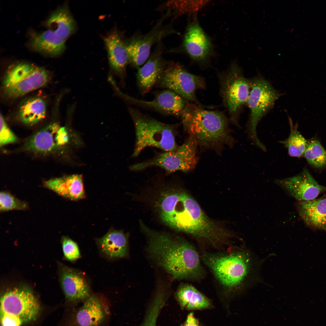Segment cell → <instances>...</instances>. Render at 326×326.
<instances>
[{"label": "cell", "instance_id": "2", "mask_svg": "<svg viewBox=\"0 0 326 326\" xmlns=\"http://www.w3.org/2000/svg\"><path fill=\"white\" fill-rule=\"evenodd\" d=\"M170 227L200 239L215 247L228 245L229 234L208 217L197 202L190 195L181 192L179 201L172 207Z\"/></svg>", "mask_w": 326, "mask_h": 326}, {"label": "cell", "instance_id": "14", "mask_svg": "<svg viewBox=\"0 0 326 326\" xmlns=\"http://www.w3.org/2000/svg\"><path fill=\"white\" fill-rule=\"evenodd\" d=\"M275 182L299 201L313 200L326 191V187L319 184L306 168L296 176L276 179Z\"/></svg>", "mask_w": 326, "mask_h": 326}, {"label": "cell", "instance_id": "20", "mask_svg": "<svg viewBox=\"0 0 326 326\" xmlns=\"http://www.w3.org/2000/svg\"><path fill=\"white\" fill-rule=\"evenodd\" d=\"M297 208L299 216L307 225L326 230V195L311 201H299Z\"/></svg>", "mask_w": 326, "mask_h": 326}, {"label": "cell", "instance_id": "10", "mask_svg": "<svg viewBox=\"0 0 326 326\" xmlns=\"http://www.w3.org/2000/svg\"><path fill=\"white\" fill-rule=\"evenodd\" d=\"M0 312L6 313L21 319L24 323L34 320L40 305L32 291L24 286L7 290L1 298Z\"/></svg>", "mask_w": 326, "mask_h": 326}, {"label": "cell", "instance_id": "34", "mask_svg": "<svg viewBox=\"0 0 326 326\" xmlns=\"http://www.w3.org/2000/svg\"><path fill=\"white\" fill-rule=\"evenodd\" d=\"M17 138L7 125L3 116L0 115V145L1 146L15 142Z\"/></svg>", "mask_w": 326, "mask_h": 326}, {"label": "cell", "instance_id": "3", "mask_svg": "<svg viewBox=\"0 0 326 326\" xmlns=\"http://www.w3.org/2000/svg\"><path fill=\"white\" fill-rule=\"evenodd\" d=\"M179 116L184 128L197 144L214 149L232 145L233 140L228 121L220 112L204 110L189 104Z\"/></svg>", "mask_w": 326, "mask_h": 326}, {"label": "cell", "instance_id": "4", "mask_svg": "<svg viewBox=\"0 0 326 326\" xmlns=\"http://www.w3.org/2000/svg\"><path fill=\"white\" fill-rule=\"evenodd\" d=\"M200 257L220 284L229 292L241 286L251 269L250 256L242 250L225 253L205 252Z\"/></svg>", "mask_w": 326, "mask_h": 326}, {"label": "cell", "instance_id": "5", "mask_svg": "<svg viewBox=\"0 0 326 326\" xmlns=\"http://www.w3.org/2000/svg\"><path fill=\"white\" fill-rule=\"evenodd\" d=\"M136 136L132 156L136 157L144 149L152 147L165 152L174 150L178 147L173 127L149 118L135 110L131 111Z\"/></svg>", "mask_w": 326, "mask_h": 326}, {"label": "cell", "instance_id": "19", "mask_svg": "<svg viewBox=\"0 0 326 326\" xmlns=\"http://www.w3.org/2000/svg\"><path fill=\"white\" fill-rule=\"evenodd\" d=\"M130 99L135 104L153 109L165 114L180 116L187 104L184 99L170 90L163 91L157 95L154 99L148 101Z\"/></svg>", "mask_w": 326, "mask_h": 326}, {"label": "cell", "instance_id": "23", "mask_svg": "<svg viewBox=\"0 0 326 326\" xmlns=\"http://www.w3.org/2000/svg\"><path fill=\"white\" fill-rule=\"evenodd\" d=\"M96 242L101 253L109 258L123 257L127 254V237L121 231L109 232Z\"/></svg>", "mask_w": 326, "mask_h": 326}, {"label": "cell", "instance_id": "17", "mask_svg": "<svg viewBox=\"0 0 326 326\" xmlns=\"http://www.w3.org/2000/svg\"><path fill=\"white\" fill-rule=\"evenodd\" d=\"M183 46L186 53L197 61L206 60L212 53L210 38L195 20L188 25L184 37Z\"/></svg>", "mask_w": 326, "mask_h": 326}, {"label": "cell", "instance_id": "28", "mask_svg": "<svg viewBox=\"0 0 326 326\" xmlns=\"http://www.w3.org/2000/svg\"><path fill=\"white\" fill-rule=\"evenodd\" d=\"M289 122L290 129L289 136L280 142L286 149L290 156L300 158L304 155L308 141L298 131V123L294 125L290 117L289 118Z\"/></svg>", "mask_w": 326, "mask_h": 326}, {"label": "cell", "instance_id": "21", "mask_svg": "<svg viewBox=\"0 0 326 326\" xmlns=\"http://www.w3.org/2000/svg\"><path fill=\"white\" fill-rule=\"evenodd\" d=\"M46 187L58 195L72 200L85 196L82 175L73 174L50 179L44 182Z\"/></svg>", "mask_w": 326, "mask_h": 326}, {"label": "cell", "instance_id": "15", "mask_svg": "<svg viewBox=\"0 0 326 326\" xmlns=\"http://www.w3.org/2000/svg\"><path fill=\"white\" fill-rule=\"evenodd\" d=\"M60 284L66 299L73 304L84 302L91 295L89 282L85 274L76 269L60 264Z\"/></svg>", "mask_w": 326, "mask_h": 326}, {"label": "cell", "instance_id": "8", "mask_svg": "<svg viewBox=\"0 0 326 326\" xmlns=\"http://www.w3.org/2000/svg\"><path fill=\"white\" fill-rule=\"evenodd\" d=\"M49 78L48 73L44 69L21 62L8 69L3 79V86L6 95L15 98L44 86Z\"/></svg>", "mask_w": 326, "mask_h": 326}, {"label": "cell", "instance_id": "35", "mask_svg": "<svg viewBox=\"0 0 326 326\" xmlns=\"http://www.w3.org/2000/svg\"><path fill=\"white\" fill-rule=\"evenodd\" d=\"M1 326H21L24 322L19 318L6 313L0 312Z\"/></svg>", "mask_w": 326, "mask_h": 326}, {"label": "cell", "instance_id": "1", "mask_svg": "<svg viewBox=\"0 0 326 326\" xmlns=\"http://www.w3.org/2000/svg\"><path fill=\"white\" fill-rule=\"evenodd\" d=\"M140 223L148 236L150 253L174 279L196 280L203 276L200 256L191 244L179 238L152 230Z\"/></svg>", "mask_w": 326, "mask_h": 326}, {"label": "cell", "instance_id": "25", "mask_svg": "<svg viewBox=\"0 0 326 326\" xmlns=\"http://www.w3.org/2000/svg\"><path fill=\"white\" fill-rule=\"evenodd\" d=\"M177 300L182 308L190 310H201L211 306L210 300L190 284L181 285L176 292Z\"/></svg>", "mask_w": 326, "mask_h": 326}, {"label": "cell", "instance_id": "7", "mask_svg": "<svg viewBox=\"0 0 326 326\" xmlns=\"http://www.w3.org/2000/svg\"><path fill=\"white\" fill-rule=\"evenodd\" d=\"M191 136L176 149L159 153L152 158L132 165L130 169L139 171L151 167H158L168 173L177 171L187 172L193 169L197 164V145Z\"/></svg>", "mask_w": 326, "mask_h": 326}, {"label": "cell", "instance_id": "36", "mask_svg": "<svg viewBox=\"0 0 326 326\" xmlns=\"http://www.w3.org/2000/svg\"><path fill=\"white\" fill-rule=\"evenodd\" d=\"M183 326H200L198 320L195 317L193 313L190 312L187 316Z\"/></svg>", "mask_w": 326, "mask_h": 326}, {"label": "cell", "instance_id": "30", "mask_svg": "<svg viewBox=\"0 0 326 326\" xmlns=\"http://www.w3.org/2000/svg\"><path fill=\"white\" fill-rule=\"evenodd\" d=\"M208 1H173L166 4L169 10L180 14L195 12L206 4Z\"/></svg>", "mask_w": 326, "mask_h": 326}, {"label": "cell", "instance_id": "9", "mask_svg": "<svg viewBox=\"0 0 326 326\" xmlns=\"http://www.w3.org/2000/svg\"><path fill=\"white\" fill-rule=\"evenodd\" d=\"M157 82L161 86L183 98L195 102H197L196 91L205 87L203 78L188 72L179 64L175 63L166 67Z\"/></svg>", "mask_w": 326, "mask_h": 326}, {"label": "cell", "instance_id": "13", "mask_svg": "<svg viewBox=\"0 0 326 326\" xmlns=\"http://www.w3.org/2000/svg\"><path fill=\"white\" fill-rule=\"evenodd\" d=\"M162 19L148 33L132 37L126 44L129 62L139 67L149 58L151 49L155 43L170 34L175 32L171 27L162 25Z\"/></svg>", "mask_w": 326, "mask_h": 326}, {"label": "cell", "instance_id": "16", "mask_svg": "<svg viewBox=\"0 0 326 326\" xmlns=\"http://www.w3.org/2000/svg\"><path fill=\"white\" fill-rule=\"evenodd\" d=\"M65 128L58 123L49 125L32 136L24 145V148L34 152L43 153L53 152L68 142Z\"/></svg>", "mask_w": 326, "mask_h": 326}, {"label": "cell", "instance_id": "12", "mask_svg": "<svg viewBox=\"0 0 326 326\" xmlns=\"http://www.w3.org/2000/svg\"><path fill=\"white\" fill-rule=\"evenodd\" d=\"M110 314L106 297L99 293L91 294L72 315L68 326H101Z\"/></svg>", "mask_w": 326, "mask_h": 326}, {"label": "cell", "instance_id": "26", "mask_svg": "<svg viewBox=\"0 0 326 326\" xmlns=\"http://www.w3.org/2000/svg\"><path fill=\"white\" fill-rule=\"evenodd\" d=\"M65 41L53 31L48 29L36 36L31 41V46L36 51L56 56L65 50Z\"/></svg>", "mask_w": 326, "mask_h": 326}, {"label": "cell", "instance_id": "29", "mask_svg": "<svg viewBox=\"0 0 326 326\" xmlns=\"http://www.w3.org/2000/svg\"><path fill=\"white\" fill-rule=\"evenodd\" d=\"M303 155L312 166L318 168H326V150L318 140L308 141Z\"/></svg>", "mask_w": 326, "mask_h": 326}, {"label": "cell", "instance_id": "32", "mask_svg": "<svg viewBox=\"0 0 326 326\" xmlns=\"http://www.w3.org/2000/svg\"><path fill=\"white\" fill-rule=\"evenodd\" d=\"M165 296V293L163 292H157L142 326H156V320L159 312L163 306Z\"/></svg>", "mask_w": 326, "mask_h": 326}, {"label": "cell", "instance_id": "18", "mask_svg": "<svg viewBox=\"0 0 326 326\" xmlns=\"http://www.w3.org/2000/svg\"><path fill=\"white\" fill-rule=\"evenodd\" d=\"M160 46L155 49L145 63L139 68L137 80L139 86L143 93L149 92L157 82L167 66L162 57Z\"/></svg>", "mask_w": 326, "mask_h": 326}, {"label": "cell", "instance_id": "6", "mask_svg": "<svg viewBox=\"0 0 326 326\" xmlns=\"http://www.w3.org/2000/svg\"><path fill=\"white\" fill-rule=\"evenodd\" d=\"M247 103L250 111L248 125L249 136L254 145L264 151V145L259 139L257 127L262 117L273 107L280 95L267 80L261 78L250 81Z\"/></svg>", "mask_w": 326, "mask_h": 326}, {"label": "cell", "instance_id": "11", "mask_svg": "<svg viewBox=\"0 0 326 326\" xmlns=\"http://www.w3.org/2000/svg\"><path fill=\"white\" fill-rule=\"evenodd\" d=\"M250 88V81L244 77L235 64L232 65L222 78L221 90L224 102L236 124L237 123L235 115L247 103Z\"/></svg>", "mask_w": 326, "mask_h": 326}, {"label": "cell", "instance_id": "31", "mask_svg": "<svg viewBox=\"0 0 326 326\" xmlns=\"http://www.w3.org/2000/svg\"><path fill=\"white\" fill-rule=\"evenodd\" d=\"M28 208L26 202L20 200L10 193L2 191L0 193V210L1 211L12 210H25Z\"/></svg>", "mask_w": 326, "mask_h": 326}, {"label": "cell", "instance_id": "24", "mask_svg": "<svg viewBox=\"0 0 326 326\" xmlns=\"http://www.w3.org/2000/svg\"><path fill=\"white\" fill-rule=\"evenodd\" d=\"M46 24L49 29L65 40L73 34L76 29L75 22L65 6L55 10L49 18Z\"/></svg>", "mask_w": 326, "mask_h": 326}, {"label": "cell", "instance_id": "27", "mask_svg": "<svg viewBox=\"0 0 326 326\" xmlns=\"http://www.w3.org/2000/svg\"><path fill=\"white\" fill-rule=\"evenodd\" d=\"M46 104L41 97H35L28 98L20 105L19 115L24 124H34L44 119L46 114Z\"/></svg>", "mask_w": 326, "mask_h": 326}, {"label": "cell", "instance_id": "33", "mask_svg": "<svg viewBox=\"0 0 326 326\" xmlns=\"http://www.w3.org/2000/svg\"><path fill=\"white\" fill-rule=\"evenodd\" d=\"M61 243L63 254L66 259L74 261L81 257L78 247L75 242L67 237L63 236Z\"/></svg>", "mask_w": 326, "mask_h": 326}, {"label": "cell", "instance_id": "22", "mask_svg": "<svg viewBox=\"0 0 326 326\" xmlns=\"http://www.w3.org/2000/svg\"><path fill=\"white\" fill-rule=\"evenodd\" d=\"M104 40L111 67L117 72L123 73L129 62L126 43L116 32L109 34Z\"/></svg>", "mask_w": 326, "mask_h": 326}]
</instances>
